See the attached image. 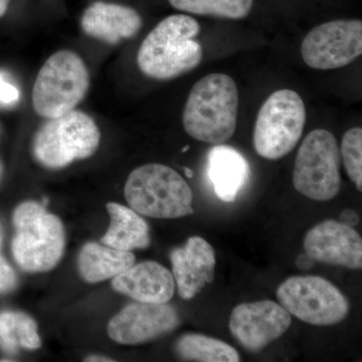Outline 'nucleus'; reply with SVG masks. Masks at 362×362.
<instances>
[{"label":"nucleus","instance_id":"obj_1","mask_svg":"<svg viewBox=\"0 0 362 362\" xmlns=\"http://www.w3.org/2000/svg\"><path fill=\"white\" fill-rule=\"evenodd\" d=\"M201 26L194 18L173 14L162 20L140 45L137 64L146 77L173 80L201 65L204 51L195 37Z\"/></svg>","mask_w":362,"mask_h":362},{"label":"nucleus","instance_id":"obj_2","mask_svg":"<svg viewBox=\"0 0 362 362\" xmlns=\"http://www.w3.org/2000/svg\"><path fill=\"white\" fill-rule=\"evenodd\" d=\"M239 90L226 74H209L195 83L183 111V127L190 137L218 145L237 128Z\"/></svg>","mask_w":362,"mask_h":362},{"label":"nucleus","instance_id":"obj_3","mask_svg":"<svg viewBox=\"0 0 362 362\" xmlns=\"http://www.w3.org/2000/svg\"><path fill=\"white\" fill-rule=\"evenodd\" d=\"M13 221L16 235L11 251L21 270L40 273L58 265L66 245L65 230L58 216L47 213L44 204L25 202L16 207Z\"/></svg>","mask_w":362,"mask_h":362},{"label":"nucleus","instance_id":"obj_4","mask_svg":"<svg viewBox=\"0 0 362 362\" xmlns=\"http://www.w3.org/2000/svg\"><path fill=\"white\" fill-rule=\"evenodd\" d=\"M126 201L136 213L152 218H180L194 214L192 188L175 169L163 164L140 166L126 181Z\"/></svg>","mask_w":362,"mask_h":362},{"label":"nucleus","instance_id":"obj_5","mask_svg":"<svg viewBox=\"0 0 362 362\" xmlns=\"http://www.w3.org/2000/svg\"><path fill=\"white\" fill-rule=\"evenodd\" d=\"M90 88V74L78 54L59 51L40 68L33 89L35 113L47 119L57 118L75 110Z\"/></svg>","mask_w":362,"mask_h":362},{"label":"nucleus","instance_id":"obj_6","mask_svg":"<svg viewBox=\"0 0 362 362\" xmlns=\"http://www.w3.org/2000/svg\"><path fill=\"white\" fill-rule=\"evenodd\" d=\"M99 128L85 112L73 110L49 119L35 133L33 154L40 165L65 168L74 161L92 156L99 147Z\"/></svg>","mask_w":362,"mask_h":362},{"label":"nucleus","instance_id":"obj_7","mask_svg":"<svg viewBox=\"0 0 362 362\" xmlns=\"http://www.w3.org/2000/svg\"><path fill=\"white\" fill-rule=\"evenodd\" d=\"M306 109L293 90L274 92L262 105L255 124L252 143L257 153L278 160L296 147L303 134Z\"/></svg>","mask_w":362,"mask_h":362},{"label":"nucleus","instance_id":"obj_8","mask_svg":"<svg viewBox=\"0 0 362 362\" xmlns=\"http://www.w3.org/2000/svg\"><path fill=\"white\" fill-rule=\"evenodd\" d=\"M340 149L329 131L315 129L305 137L293 170L299 194L317 202L334 199L341 189Z\"/></svg>","mask_w":362,"mask_h":362},{"label":"nucleus","instance_id":"obj_9","mask_svg":"<svg viewBox=\"0 0 362 362\" xmlns=\"http://www.w3.org/2000/svg\"><path fill=\"white\" fill-rule=\"evenodd\" d=\"M279 304L299 320L315 326L335 325L349 315V300L318 276H294L279 286Z\"/></svg>","mask_w":362,"mask_h":362},{"label":"nucleus","instance_id":"obj_10","mask_svg":"<svg viewBox=\"0 0 362 362\" xmlns=\"http://www.w3.org/2000/svg\"><path fill=\"white\" fill-rule=\"evenodd\" d=\"M362 54V21L338 20L316 26L305 37L301 56L316 70L349 65Z\"/></svg>","mask_w":362,"mask_h":362},{"label":"nucleus","instance_id":"obj_11","mask_svg":"<svg viewBox=\"0 0 362 362\" xmlns=\"http://www.w3.org/2000/svg\"><path fill=\"white\" fill-rule=\"evenodd\" d=\"M291 323V314L282 305L265 300L238 305L228 327L244 349L259 352L284 335Z\"/></svg>","mask_w":362,"mask_h":362},{"label":"nucleus","instance_id":"obj_12","mask_svg":"<svg viewBox=\"0 0 362 362\" xmlns=\"http://www.w3.org/2000/svg\"><path fill=\"white\" fill-rule=\"evenodd\" d=\"M180 323L177 311L170 305L137 301L111 319L108 334L119 344H141L173 332Z\"/></svg>","mask_w":362,"mask_h":362},{"label":"nucleus","instance_id":"obj_13","mask_svg":"<svg viewBox=\"0 0 362 362\" xmlns=\"http://www.w3.org/2000/svg\"><path fill=\"white\" fill-rule=\"evenodd\" d=\"M304 249L314 262L352 270L362 268L361 235L340 221H324L310 228L305 235Z\"/></svg>","mask_w":362,"mask_h":362},{"label":"nucleus","instance_id":"obj_14","mask_svg":"<svg viewBox=\"0 0 362 362\" xmlns=\"http://www.w3.org/2000/svg\"><path fill=\"white\" fill-rule=\"evenodd\" d=\"M173 275L178 293L185 300L192 299L214 279L216 255L213 247L201 237H192L185 246L170 254Z\"/></svg>","mask_w":362,"mask_h":362},{"label":"nucleus","instance_id":"obj_15","mask_svg":"<svg viewBox=\"0 0 362 362\" xmlns=\"http://www.w3.org/2000/svg\"><path fill=\"white\" fill-rule=\"evenodd\" d=\"M112 286L115 291L145 303H168L175 291L171 272L153 261L134 264L113 278Z\"/></svg>","mask_w":362,"mask_h":362},{"label":"nucleus","instance_id":"obj_16","mask_svg":"<svg viewBox=\"0 0 362 362\" xmlns=\"http://www.w3.org/2000/svg\"><path fill=\"white\" fill-rule=\"evenodd\" d=\"M142 25L141 16L132 7L103 1L87 7L81 20L86 35L109 45L132 39Z\"/></svg>","mask_w":362,"mask_h":362},{"label":"nucleus","instance_id":"obj_17","mask_svg":"<svg viewBox=\"0 0 362 362\" xmlns=\"http://www.w3.org/2000/svg\"><path fill=\"white\" fill-rule=\"evenodd\" d=\"M207 162L209 177L216 197L223 202H235L249 180L247 159L233 147L218 144L209 152Z\"/></svg>","mask_w":362,"mask_h":362},{"label":"nucleus","instance_id":"obj_18","mask_svg":"<svg viewBox=\"0 0 362 362\" xmlns=\"http://www.w3.org/2000/svg\"><path fill=\"white\" fill-rule=\"evenodd\" d=\"M106 207L111 223L101 239L102 244L126 252L149 246V226L139 214L115 202H110Z\"/></svg>","mask_w":362,"mask_h":362},{"label":"nucleus","instance_id":"obj_19","mask_svg":"<svg viewBox=\"0 0 362 362\" xmlns=\"http://www.w3.org/2000/svg\"><path fill=\"white\" fill-rule=\"evenodd\" d=\"M135 261V256L131 252L88 243L78 255V266L84 280L99 283L120 275L134 265Z\"/></svg>","mask_w":362,"mask_h":362},{"label":"nucleus","instance_id":"obj_20","mask_svg":"<svg viewBox=\"0 0 362 362\" xmlns=\"http://www.w3.org/2000/svg\"><path fill=\"white\" fill-rule=\"evenodd\" d=\"M0 346L9 354L40 349L42 340L35 321L23 312H0Z\"/></svg>","mask_w":362,"mask_h":362},{"label":"nucleus","instance_id":"obj_21","mask_svg":"<svg viewBox=\"0 0 362 362\" xmlns=\"http://www.w3.org/2000/svg\"><path fill=\"white\" fill-rule=\"evenodd\" d=\"M176 352L189 361L238 362L239 352L228 343L202 334H187L176 343Z\"/></svg>","mask_w":362,"mask_h":362},{"label":"nucleus","instance_id":"obj_22","mask_svg":"<svg viewBox=\"0 0 362 362\" xmlns=\"http://www.w3.org/2000/svg\"><path fill=\"white\" fill-rule=\"evenodd\" d=\"M178 11L228 20H242L251 13L254 0H168Z\"/></svg>","mask_w":362,"mask_h":362},{"label":"nucleus","instance_id":"obj_23","mask_svg":"<svg viewBox=\"0 0 362 362\" xmlns=\"http://www.w3.org/2000/svg\"><path fill=\"white\" fill-rule=\"evenodd\" d=\"M340 156L350 180L362 190V129L351 128L343 135Z\"/></svg>","mask_w":362,"mask_h":362},{"label":"nucleus","instance_id":"obj_24","mask_svg":"<svg viewBox=\"0 0 362 362\" xmlns=\"http://www.w3.org/2000/svg\"><path fill=\"white\" fill-rule=\"evenodd\" d=\"M21 100V90L18 85L0 71V106H16Z\"/></svg>","mask_w":362,"mask_h":362},{"label":"nucleus","instance_id":"obj_25","mask_svg":"<svg viewBox=\"0 0 362 362\" xmlns=\"http://www.w3.org/2000/svg\"><path fill=\"white\" fill-rule=\"evenodd\" d=\"M18 286V276L6 258L0 256V295L13 292Z\"/></svg>","mask_w":362,"mask_h":362},{"label":"nucleus","instance_id":"obj_26","mask_svg":"<svg viewBox=\"0 0 362 362\" xmlns=\"http://www.w3.org/2000/svg\"><path fill=\"white\" fill-rule=\"evenodd\" d=\"M339 220L340 223L354 228V226L358 225L359 223L358 214H357L356 211H354V209H346L340 214Z\"/></svg>","mask_w":362,"mask_h":362},{"label":"nucleus","instance_id":"obj_27","mask_svg":"<svg viewBox=\"0 0 362 362\" xmlns=\"http://www.w3.org/2000/svg\"><path fill=\"white\" fill-rule=\"evenodd\" d=\"M296 265L302 270H307L313 267L314 261L307 254L300 255L296 259Z\"/></svg>","mask_w":362,"mask_h":362},{"label":"nucleus","instance_id":"obj_28","mask_svg":"<svg viewBox=\"0 0 362 362\" xmlns=\"http://www.w3.org/2000/svg\"><path fill=\"white\" fill-rule=\"evenodd\" d=\"M85 361H92V362H108V361H114V359L109 358V357L106 356H92L87 357V358L85 359Z\"/></svg>","mask_w":362,"mask_h":362},{"label":"nucleus","instance_id":"obj_29","mask_svg":"<svg viewBox=\"0 0 362 362\" xmlns=\"http://www.w3.org/2000/svg\"><path fill=\"white\" fill-rule=\"evenodd\" d=\"M11 0H0V18L6 13Z\"/></svg>","mask_w":362,"mask_h":362},{"label":"nucleus","instance_id":"obj_30","mask_svg":"<svg viewBox=\"0 0 362 362\" xmlns=\"http://www.w3.org/2000/svg\"><path fill=\"white\" fill-rule=\"evenodd\" d=\"M185 175H187V177L192 178L194 177V173H192V170H190L189 168H185Z\"/></svg>","mask_w":362,"mask_h":362},{"label":"nucleus","instance_id":"obj_31","mask_svg":"<svg viewBox=\"0 0 362 362\" xmlns=\"http://www.w3.org/2000/svg\"><path fill=\"white\" fill-rule=\"evenodd\" d=\"M1 175H2V166H1V163H0V178H1Z\"/></svg>","mask_w":362,"mask_h":362},{"label":"nucleus","instance_id":"obj_32","mask_svg":"<svg viewBox=\"0 0 362 362\" xmlns=\"http://www.w3.org/2000/svg\"><path fill=\"white\" fill-rule=\"evenodd\" d=\"M187 149H188V146L185 147V149H183V150H182V151H183V152H185V151H187Z\"/></svg>","mask_w":362,"mask_h":362},{"label":"nucleus","instance_id":"obj_33","mask_svg":"<svg viewBox=\"0 0 362 362\" xmlns=\"http://www.w3.org/2000/svg\"><path fill=\"white\" fill-rule=\"evenodd\" d=\"M0 246H1V233H0Z\"/></svg>","mask_w":362,"mask_h":362}]
</instances>
